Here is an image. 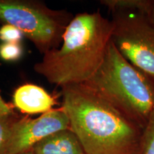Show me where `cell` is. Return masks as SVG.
I'll return each mask as SVG.
<instances>
[{"label": "cell", "instance_id": "obj_1", "mask_svg": "<svg viewBox=\"0 0 154 154\" xmlns=\"http://www.w3.org/2000/svg\"><path fill=\"white\" fill-rule=\"evenodd\" d=\"M62 106L86 154H138L143 128L85 84L61 87Z\"/></svg>", "mask_w": 154, "mask_h": 154}, {"label": "cell", "instance_id": "obj_2", "mask_svg": "<svg viewBox=\"0 0 154 154\" xmlns=\"http://www.w3.org/2000/svg\"><path fill=\"white\" fill-rule=\"evenodd\" d=\"M113 24L99 11L79 13L69 22L60 48L50 50L34 66L51 84H84L99 69L111 42Z\"/></svg>", "mask_w": 154, "mask_h": 154}, {"label": "cell", "instance_id": "obj_3", "mask_svg": "<svg viewBox=\"0 0 154 154\" xmlns=\"http://www.w3.org/2000/svg\"><path fill=\"white\" fill-rule=\"evenodd\" d=\"M86 86L143 128L154 112V82L128 62L110 42Z\"/></svg>", "mask_w": 154, "mask_h": 154}, {"label": "cell", "instance_id": "obj_4", "mask_svg": "<svg viewBox=\"0 0 154 154\" xmlns=\"http://www.w3.org/2000/svg\"><path fill=\"white\" fill-rule=\"evenodd\" d=\"M73 17L66 11L53 10L38 2L0 0V24L18 29L44 54L57 49Z\"/></svg>", "mask_w": 154, "mask_h": 154}, {"label": "cell", "instance_id": "obj_5", "mask_svg": "<svg viewBox=\"0 0 154 154\" xmlns=\"http://www.w3.org/2000/svg\"><path fill=\"white\" fill-rule=\"evenodd\" d=\"M111 42L131 64L154 82V24L137 11L111 13Z\"/></svg>", "mask_w": 154, "mask_h": 154}, {"label": "cell", "instance_id": "obj_6", "mask_svg": "<svg viewBox=\"0 0 154 154\" xmlns=\"http://www.w3.org/2000/svg\"><path fill=\"white\" fill-rule=\"evenodd\" d=\"M70 129V122L62 106L53 109L36 119L29 117L15 120L7 154L31 151L38 143L56 133Z\"/></svg>", "mask_w": 154, "mask_h": 154}, {"label": "cell", "instance_id": "obj_7", "mask_svg": "<svg viewBox=\"0 0 154 154\" xmlns=\"http://www.w3.org/2000/svg\"><path fill=\"white\" fill-rule=\"evenodd\" d=\"M13 103L23 113L43 114L53 109L57 102L41 86L26 84L16 88L13 94Z\"/></svg>", "mask_w": 154, "mask_h": 154}, {"label": "cell", "instance_id": "obj_8", "mask_svg": "<svg viewBox=\"0 0 154 154\" xmlns=\"http://www.w3.org/2000/svg\"><path fill=\"white\" fill-rule=\"evenodd\" d=\"M34 154H86L82 144L71 129L57 132L38 143Z\"/></svg>", "mask_w": 154, "mask_h": 154}, {"label": "cell", "instance_id": "obj_9", "mask_svg": "<svg viewBox=\"0 0 154 154\" xmlns=\"http://www.w3.org/2000/svg\"><path fill=\"white\" fill-rule=\"evenodd\" d=\"M100 2L111 13L137 11L147 14L151 9L152 0H102Z\"/></svg>", "mask_w": 154, "mask_h": 154}, {"label": "cell", "instance_id": "obj_10", "mask_svg": "<svg viewBox=\"0 0 154 154\" xmlns=\"http://www.w3.org/2000/svg\"><path fill=\"white\" fill-rule=\"evenodd\" d=\"M138 154H154V112L142 130Z\"/></svg>", "mask_w": 154, "mask_h": 154}, {"label": "cell", "instance_id": "obj_11", "mask_svg": "<svg viewBox=\"0 0 154 154\" xmlns=\"http://www.w3.org/2000/svg\"><path fill=\"white\" fill-rule=\"evenodd\" d=\"M24 54L21 43L0 44V59L5 61H17L19 60Z\"/></svg>", "mask_w": 154, "mask_h": 154}, {"label": "cell", "instance_id": "obj_12", "mask_svg": "<svg viewBox=\"0 0 154 154\" xmlns=\"http://www.w3.org/2000/svg\"><path fill=\"white\" fill-rule=\"evenodd\" d=\"M13 119H0V154H7L11 136Z\"/></svg>", "mask_w": 154, "mask_h": 154}, {"label": "cell", "instance_id": "obj_13", "mask_svg": "<svg viewBox=\"0 0 154 154\" xmlns=\"http://www.w3.org/2000/svg\"><path fill=\"white\" fill-rule=\"evenodd\" d=\"M24 37V34L14 26L3 24L0 27V41L2 43H21Z\"/></svg>", "mask_w": 154, "mask_h": 154}, {"label": "cell", "instance_id": "obj_14", "mask_svg": "<svg viewBox=\"0 0 154 154\" xmlns=\"http://www.w3.org/2000/svg\"><path fill=\"white\" fill-rule=\"evenodd\" d=\"M15 116L12 106L5 102L0 94V119H13Z\"/></svg>", "mask_w": 154, "mask_h": 154}, {"label": "cell", "instance_id": "obj_15", "mask_svg": "<svg viewBox=\"0 0 154 154\" xmlns=\"http://www.w3.org/2000/svg\"><path fill=\"white\" fill-rule=\"evenodd\" d=\"M150 19V21L154 24V0H152V4L151 9L147 14H146Z\"/></svg>", "mask_w": 154, "mask_h": 154}, {"label": "cell", "instance_id": "obj_16", "mask_svg": "<svg viewBox=\"0 0 154 154\" xmlns=\"http://www.w3.org/2000/svg\"><path fill=\"white\" fill-rule=\"evenodd\" d=\"M19 154H34V153L33 152V151H32V150H31V151L24 152V153H19Z\"/></svg>", "mask_w": 154, "mask_h": 154}, {"label": "cell", "instance_id": "obj_17", "mask_svg": "<svg viewBox=\"0 0 154 154\" xmlns=\"http://www.w3.org/2000/svg\"><path fill=\"white\" fill-rule=\"evenodd\" d=\"M0 65H1V64H0Z\"/></svg>", "mask_w": 154, "mask_h": 154}]
</instances>
